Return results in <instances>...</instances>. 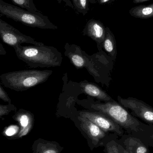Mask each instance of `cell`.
Segmentation results:
<instances>
[{"label":"cell","mask_w":153,"mask_h":153,"mask_svg":"<svg viewBox=\"0 0 153 153\" xmlns=\"http://www.w3.org/2000/svg\"><path fill=\"white\" fill-rule=\"evenodd\" d=\"M14 49L18 58L31 68L58 67L62 62V54L53 47L20 45Z\"/></svg>","instance_id":"obj_1"},{"label":"cell","mask_w":153,"mask_h":153,"mask_svg":"<svg viewBox=\"0 0 153 153\" xmlns=\"http://www.w3.org/2000/svg\"><path fill=\"white\" fill-rule=\"evenodd\" d=\"M79 130L85 137L88 143L90 150L93 151L94 148L104 146L110 140L117 139V136L104 132L99 127L87 118L78 116Z\"/></svg>","instance_id":"obj_5"},{"label":"cell","mask_w":153,"mask_h":153,"mask_svg":"<svg viewBox=\"0 0 153 153\" xmlns=\"http://www.w3.org/2000/svg\"><path fill=\"white\" fill-rule=\"evenodd\" d=\"M150 0H133V3L134 4L141 3Z\"/></svg>","instance_id":"obj_27"},{"label":"cell","mask_w":153,"mask_h":153,"mask_svg":"<svg viewBox=\"0 0 153 153\" xmlns=\"http://www.w3.org/2000/svg\"><path fill=\"white\" fill-rule=\"evenodd\" d=\"M98 2L100 4L105 3L109 1V0H97ZM114 1V0H113Z\"/></svg>","instance_id":"obj_28"},{"label":"cell","mask_w":153,"mask_h":153,"mask_svg":"<svg viewBox=\"0 0 153 153\" xmlns=\"http://www.w3.org/2000/svg\"><path fill=\"white\" fill-rule=\"evenodd\" d=\"M0 13L16 22L43 29L56 30L58 27L40 12H31L0 0Z\"/></svg>","instance_id":"obj_4"},{"label":"cell","mask_w":153,"mask_h":153,"mask_svg":"<svg viewBox=\"0 0 153 153\" xmlns=\"http://www.w3.org/2000/svg\"><path fill=\"white\" fill-rule=\"evenodd\" d=\"M73 2V5L74 6L75 10L77 11L78 10V0H72Z\"/></svg>","instance_id":"obj_26"},{"label":"cell","mask_w":153,"mask_h":153,"mask_svg":"<svg viewBox=\"0 0 153 153\" xmlns=\"http://www.w3.org/2000/svg\"><path fill=\"white\" fill-rule=\"evenodd\" d=\"M102 49L113 61L116 60L117 54L116 39L113 33L108 27H106V37L102 44Z\"/></svg>","instance_id":"obj_14"},{"label":"cell","mask_w":153,"mask_h":153,"mask_svg":"<svg viewBox=\"0 0 153 153\" xmlns=\"http://www.w3.org/2000/svg\"><path fill=\"white\" fill-rule=\"evenodd\" d=\"M0 100H1L7 103H11V100L8 95V94L4 91L0 84Z\"/></svg>","instance_id":"obj_21"},{"label":"cell","mask_w":153,"mask_h":153,"mask_svg":"<svg viewBox=\"0 0 153 153\" xmlns=\"http://www.w3.org/2000/svg\"><path fill=\"white\" fill-rule=\"evenodd\" d=\"M19 128L17 126H12L8 127L5 131V134L8 136H12L17 133Z\"/></svg>","instance_id":"obj_22"},{"label":"cell","mask_w":153,"mask_h":153,"mask_svg":"<svg viewBox=\"0 0 153 153\" xmlns=\"http://www.w3.org/2000/svg\"><path fill=\"white\" fill-rule=\"evenodd\" d=\"M7 53L3 45L0 43V55H5Z\"/></svg>","instance_id":"obj_24"},{"label":"cell","mask_w":153,"mask_h":153,"mask_svg":"<svg viewBox=\"0 0 153 153\" xmlns=\"http://www.w3.org/2000/svg\"><path fill=\"white\" fill-rule=\"evenodd\" d=\"M3 15L0 13V37L6 45L15 48L17 46L24 43L36 46L45 45L37 42L29 36L24 35L19 30L8 24L1 19Z\"/></svg>","instance_id":"obj_6"},{"label":"cell","mask_w":153,"mask_h":153,"mask_svg":"<svg viewBox=\"0 0 153 153\" xmlns=\"http://www.w3.org/2000/svg\"><path fill=\"white\" fill-rule=\"evenodd\" d=\"M118 148L120 153H129L124 147L120 144L118 143Z\"/></svg>","instance_id":"obj_25"},{"label":"cell","mask_w":153,"mask_h":153,"mask_svg":"<svg viewBox=\"0 0 153 153\" xmlns=\"http://www.w3.org/2000/svg\"><path fill=\"white\" fill-rule=\"evenodd\" d=\"M57 1L60 4L62 3V2H64L66 6H69V7L71 8L72 9L75 10L73 4L72 3L70 0H57Z\"/></svg>","instance_id":"obj_23"},{"label":"cell","mask_w":153,"mask_h":153,"mask_svg":"<svg viewBox=\"0 0 153 153\" xmlns=\"http://www.w3.org/2000/svg\"><path fill=\"white\" fill-rule=\"evenodd\" d=\"M14 117L18 120L21 126L23 128L22 135L27 134L33 124L34 120L33 114L30 111L20 109L14 115Z\"/></svg>","instance_id":"obj_15"},{"label":"cell","mask_w":153,"mask_h":153,"mask_svg":"<svg viewBox=\"0 0 153 153\" xmlns=\"http://www.w3.org/2000/svg\"><path fill=\"white\" fill-rule=\"evenodd\" d=\"M83 33L96 42L99 51H102V44L106 35V27L103 23L100 21L90 20L86 23Z\"/></svg>","instance_id":"obj_10"},{"label":"cell","mask_w":153,"mask_h":153,"mask_svg":"<svg viewBox=\"0 0 153 153\" xmlns=\"http://www.w3.org/2000/svg\"><path fill=\"white\" fill-rule=\"evenodd\" d=\"M16 6L31 12H39L33 0H11Z\"/></svg>","instance_id":"obj_17"},{"label":"cell","mask_w":153,"mask_h":153,"mask_svg":"<svg viewBox=\"0 0 153 153\" xmlns=\"http://www.w3.org/2000/svg\"><path fill=\"white\" fill-rule=\"evenodd\" d=\"M78 116L87 118L107 133H112L118 137L124 135V129L110 118L99 111H81Z\"/></svg>","instance_id":"obj_8"},{"label":"cell","mask_w":153,"mask_h":153,"mask_svg":"<svg viewBox=\"0 0 153 153\" xmlns=\"http://www.w3.org/2000/svg\"><path fill=\"white\" fill-rule=\"evenodd\" d=\"M119 103L130 110L132 115L137 117L149 124H153V108L144 102L136 98L129 97L127 99L117 97Z\"/></svg>","instance_id":"obj_7"},{"label":"cell","mask_w":153,"mask_h":153,"mask_svg":"<svg viewBox=\"0 0 153 153\" xmlns=\"http://www.w3.org/2000/svg\"><path fill=\"white\" fill-rule=\"evenodd\" d=\"M74 50H71L69 48H65V55L71 61V62L77 69H82L85 67L88 72L94 76H100L99 73L94 65L93 62L89 60L87 55L82 51L79 47L74 45Z\"/></svg>","instance_id":"obj_9"},{"label":"cell","mask_w":153,"mask_h":153,"mask_svg":"<svg viewBox=\"0 0 153 153\" xmlns=\"http://www.w3.org/2000/svg\"><path fill=\"white\" fill-rule=\"evenodd\" d=\"M91 107L110 118L128 134L133 135L143 130L144 124L114 100L104 103L91 104Z\"/></svg>","instance_id":"obj_3"},{"label":"cell","mask_w":153,"mask_h":153,"mask_svg":"<svg viewBox=\"0 0 153 153\" xmlns=\"http://www.w3.org/2000/svg\"><path fill=\"white\" fill-rule=\"evenodd\" d=\"M129 13L132 17L137 19H145L153 18V3L133 7L129 10Z\"/></svg>","instance_id":"obj_16"},{"label":"cell","mask_w":153,"mask_h":153,"mask_svg":"<svg viewBox=\"0 0 153 153\" xmlns=\"http://www.w3.org/2000/svg\"><path fill=\"white\" fill-rule=\"evenodd\" d=\"M103 152L105 153H120L118 142L117 139H113L108 142L104 146Z\"/></svg>","instance_id":"obj_18"},{"label":"cell","mask_w":153,"mask_h":153,"mask_svg":"<svg viewBox=\"0 0 153 153\" xmlns=\"http://www.w3.org/2000/svg\"><path fill=\"white\" fill-rule=\"evenodd\" d=\"M122 137V145H121L128 153H149L148 147L140 138L130 136L123 135Z\"/></svg>","instance_id":"obj_11"},{"label":"cell","mask_w":153,"mask_h":153,"mask_svg":"<svg viewBox=\"0 0 153 153\" xmlns=\"http://www.w3.org/2000/svg\"><path fill=\"white\" fill-rule=\"evenodd\" d=\"M52 74L50 70H25L3 74L0 79L4 87L22 92L45 82Z\"/></svg>","instance_id":"obj_2"},{"label":"cell","mask_w":153,"mask_h":153,"mask_svg":"<svg viewBox=\"0 0 153 153\" xmlns=\"http://www.w3.org/2000/svg\"><path fill=\"white\" fill-rule=\"evenodd\" d=\"M80 85L84 92L87 95L106 102L113 100L106 92L92 83L82 82L80 83Z\"/></svg>","instance_id":"obj_12"},{"label":"cell","mask_w":153,"mask_h":153,"mask_svg":"<svg viewBox=\"0 0 153 153\" xmlns=\"http://www.w3.org/2000/svg\"><path fill=\"white\" fill-rule=\"evenodd\" d=\"M90 0H78L77 12L83 15L87 14L89 10V1Z\"/></svg>","instance_id":"obj_20"},{"label":"cell","mask_w":153,"mask_h":153,"mask_svg":"<svg viewBox=\"0 0 153 153\" xmlns=\"http://www.w3.org/2000/svg\"><path fill=\"white\" fill-rule=\"evenodd\" d=\"M63 146L55 141L39 139L37 141L35 153H61Z\"/></svg>","instance_id":"obj_13"},{"label":"cell","mask_w":153,"mask_h":153,"mask_svg":"<svg viewBox=\"0 0 153 153\" xmlns=\"http://www.w3.org/2000/svg\"><path fill=\"white\" fill-rule=\"evenodd\" d=\"M17 108L12 103H7L6 105L0 104V117L7 115L12 111H16Z\"/></svg>","instance_id":"obj_19"}]
</instances>
